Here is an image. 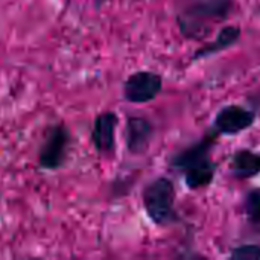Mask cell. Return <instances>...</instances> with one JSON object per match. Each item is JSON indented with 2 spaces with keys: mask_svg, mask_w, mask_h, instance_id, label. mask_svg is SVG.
<instances>
[{
  "mask_svg": "<svg viewBox=\"0 0 260 260\" xmlns=\"http://www.w3.org/2000/svg\"><path fill=\"white\" fill-rule=\"evenodd\" d=\"M244 212L251 224L260 225V187L248 190L244 200Z\"/></svg>",
  "mask_w": 260,
  "mask_h": 260,
  "instance_id": "cell-11",
  "label": "cell"
},
{
  "mask_svg": "<svg viewBox=\"0 0 260 260\" xmlns=\"http://www.w3.org/2000/svg\"><path fill=\"white\" fill-rule=\"evenodd\" d=\"M230 259L233 260H260V245L257 244H247L239 245L232 250Z\"/></svg>",
  "mask_w": 260,
  "mask_h": 260,
  "instance_id": "cell-12",
  "label": "cell"
},
{
  "mask_svg": "<svg viewBox=\"0 0 260 260\" xmlns=\"http://www.w3.org/2000/svg\"><path fill=\"white\" fill-rule=\"evenodd\" d=\"M72 133L64 122H56L44 129V139L38 152V168L43 171L61 169L69 157Z\"/></svg>",
  "mask_w": 260,
  "mask_h": 260,
  "instance_id": "cell-4",
  "label": "cell"
},
{
  "mask_svg": "<svg viewBox=\"0 0 260 260\" xmlns=\"http://www.w3.org/2000/svg\"><path fill=\"white\" fill-rule=\"evenodd\" d=\"M230 172L238 180H250L260 175V154L253 149H239L232 155Z\"/></svg>",
  "mask_w": 260,
  "mask_h": 260,
  "instance_id": "cell-10",
  "label": "cell"
},
{
  "mask_svg": "<svg viewBox=\"0 0 260 260\" xmlns=\"http://www.w3.org/2000/svg\"><path fill=\"white\" fill-rule=\"evenodd\" d=\"M154 136V125L142 116H129L125 125V145L129 154L140 155L148 151Z\"/></svg>",
  "mask_w": 260,
  "mask_h": 260,
  "instance_id": "cell-8",
  "label": "cell"
},
{
  "mask_svg": "<svg viewBox=\"0 0 260 260\" xmlns=\"http://www.w3.org/2000/svg\"><path fill=\"white\" fill-rule=\"evenodd\" d=\"M233 9V0H195L177 15V23L184 38L201 41L210 34L209 21H224Z\"/></svg>",
  "mask_w": 260,
  "mask_h": 260,
  "instance_id": "cell-2",
  "label": "cell"
},
{
  "mask_svg": "<svg viewBox=\"0 0 260 260\" xmlns=\"http://www.w3.org/2000/svg\"><path fill=\"white\" fill-rule=\"evenodd\" d=\"M257 114L253 110H248L242 105L230 104L222 107L212 123V129L219 136H236L248 128H251L256 122Z\"/></svg>",
  "mask_w": 260,
  "mask_h": 260,
  "instance_id": "cell-6",
  "label": "cell"
},
{
  "mask_svg": "<svg viewBox=\"0 0 260 260\" xmlns=\"http://www.w3.org/2000/svg\"><path fill=\"white\" fill-rule=\"evenodd\" d=\"M93 2H94V3H96L98 6H101V5H102V3H104L105 0H93Z\"/></svg>",
  "mask_w": 260,
  "mask_h": 260,
  "instance_id": "cell-13",
  "label": "cell"
},
{
  "mask_svg": "<svg viewBox=\"0 0 260 260\" xmlns=\"http://www.w3.org/2000/svg\"><path fill=\"white\" fill-rule=\"evenodd\" d=\"M163 88L161 75L151 70H139L131 73L123 82V99L129 104L152 102Z\"/></svg>",
  "mask_w": 260,
  "mask_h": 260,
  "instance_id": "cell-5",
  "label": "cell"
},
{
  "mask_svg": "<svg viewBox=\"0 0 260 260\" xmlns=\"http://www.w3.org/2000/svg\"><path fill=\"white\" fill-rule=\"evenodd\" d=\"M218 133L210 129L203 139L177 152L171 160V166L183 172L184 183L190 190L204 189L215 180L216 163L212 160V149L218 139Z\"/></svg>",
  "mask_w": 260,
  "mask_h": 260,
  "instance_id": "cell-1",
  "label": "cell"
},
{
  "mask_svg": "<svg viewBox=\"0 0 260 260\" xmlns=\"http://www.w3.org/2000/svg\"><path fill=\"white\" fill-rule=\"evenodd\" d=\"M142 203L148 218L155 225H169L175 221V187L171 178L158 177L149 181L142 192Z\"/></svg>",
  "mask_w": 260,
  "mask_h": 260,
  "instance_id": "cell-3",
  "label": "cell"
},
{
  "mask_svg": "<svg viewBox=\"0 0 260 260\" xmlns=\"http://www.w3.org/2000/svg\"><path fill=\"white\" fill-rule=\"evenodd\" d=\"M119 125V116L116 111L99 113L91 126V145L101 155H111L116 149V129Z\"/></svg>",
  "mask_w": 260,
  "mask_h": 260,
  "instance_id": "cell-7",
  "label": "cell"
},
{
  "mask_svg": "<svg viewBox=\"0 0 260 260\" xmlns=\"http://www.w3.org/2000/svg\"><path fill=\"white\" fill-rule=\"evenodd\" d=\"M241 35H242V30L236 24H227V26L221 27L216 38L212 43H207V44L201 46L200 49H197L193 52L190 61L192 62L201 61V59L210 58V56H213V55H216L219 52H224V50L230 49L232 46H235L241 40Z\"/></svg>",
  "mask_w": 260,
  "mask_h": 260,
  "instance_id": "cell-9",
  "label": "cell"
}]
</instances>
